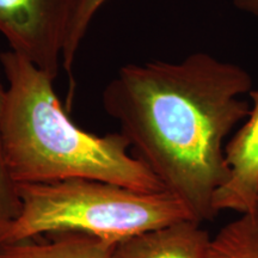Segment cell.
I'll use <instances>...</instances> for the list:
<instances>
[{
    "label": "cell",
    "mask_w": 258,
    "mask_h": 258,
    "mask_svg": "<svg viewBox=\"0 0 258 258\" xmlns=\"http://www.w3.org/2000/svg\"><path fill=\"white\" fill-rule=\"evenodd\" d=\"M115 244L84 232L59 231L0 245V258H112Z\"/></svg>",
    "instance_id": "cell-7"
},
{
    "label": "cell",
    "mask_w": 258,
    "mask_h": 258,
    "mask_svg": "<svg viewBox=\"0 0 258 258\" xmlns=\"http://www.w3.org/2000/svg\"><path fill=\"white\" fill-rule=\"evenodd\" d=\"M251 86L241 67L196 53L180 62L125 64L102 102L134 156L202 224L217 215L213 198L230 173L225 139L249 116L239 96Z\"/></svg>",
    "instance_id": "cell-1"
},
{
    "label": "cell",
    "mask_w": 258,
    "mask_h": 258,
    "mask_svg": "<svg viewBox=\"0 0 258 258\" xmlns=\"http://www.w3.org/2000/svg\"><path fill=\"white\" fill-rule=\"evenodd\" d=\"M208 258H258V214H241L213 238Z\"/></svg>",
    "instance_id": "cell-8"
},
{
    "label": "cell",
    "mask_w": 258,
    "mask_h": 258,
    "mask_svg": "<svg viewBox=\"0 0 258 258\" xmlns=\"http://www.w3.org/2000/svg\"><path fill=\"white\" fill-rule=\"evenodd\" d=\"M233 3L240 10L258 16V0H233Z\"/></svg>",
    "instance_id": "cell-11"
},
{
    "label": "cell",
    "mask_w": 258,
    "mask_h": 258,
    "mask_svg": "<svg viewBox=\"0 0 258 258\" xmlns=\"http://www.w3.org/2000/svg\"><path fill=\"white\" fill-rule=\"evenodd\" d=\"M6 101V88L3 85L0 79V227L11 221L18 214L19 203L16 185L14 184L6 172L4 158H3L2 146V123L4 116Z\"/></svg>",
    "instance_id": "cell-10"
},
{
    "label": "cell",
    "mask_w": 258,
    "mask_h": 258,
    "mask_svg": "<svg viewBox=\"0 0 258 258\" xmlns=\"http://www.w3.org/2000/svg\"><path fill=\"white\" fill-rule=\"evenodd\" d=\"M211 241L200 222L186 219L118 241L112 258H208Z\"/></svg>",
    "instance_id": "cell-6"
},
{
    "label": "cell",
    "mask_w": 258,
    "mask_h": 258,
    "mask_svg": "<svg viewBox=\"0 0 258 258\" xmlns=\"http://www.w3.org/2000/svg\"><path fill=\"white\" fill-rule=\"evenodd\" d=\"M250 96L252 106L247 121L225 145L230 173L213 198L217 214L221 211L258 214V91Z\"/></svg>",
    "instance_id": "cell-5"
},
{
    "label": "cell",
    "mask_w": 258,
    "mask_h": 258,
    "mask_svg": "<svg viewBox=\"0 0 258 258\" xmlns=\"http://www.w3.org/2000/svg\"><path fill=\"white\" fill-rule=\"evenodd\" d=\"M106 2L108 0H77L76 2L66 40H64L62 54L63 69L69 74L72 73L77 53L82 46L93 18Z\"/></svg>",
    "instance_id": "cell-9"
},
{
    "label": "cell",
    "mask_w": 258,
    "mask_h": 258,
    "mask_svg": "<svg viewBox=\"0 0 258 258\" xmlns=\"http://www.w3.org/2000/svg\"><path fill=\"white\" fill-rule=\"evenodd\" d=\"M19 212L0 227V245L51 232L77 231L118 243L125 238L192 219L167 190L145 192L97 179L17 184ZM196 221V220H195Z\"/></svg>",
    "instance_id": "cell-3"
},
{
    "label": "cell",
    "mask_w": 258,
    "mask_h": 258,
    "mask_svg": "<svg viewBox=\"0 0 258 258\" xmlns=\"http://www.w3.org/2000/svg\"><path fill=\"white\" fill-rule=\"evenodd\" d=\"M77 0H0V32L11 50L54 79Z\"/></svg>",
    "instance_id": "cell-4"
},
{
    "label": "cell",
    "mask_w": 258,
    "mask_h": 258,
    "mask_svg": "<svg viewBox=\"0 0 258 258\" xmlns=\"http://www.w3.org/2000/svg\"><path fill=\"white\" fill-rule=\"evenodd\" d=\"M8 86L2 123L3 158L17 184L97 179L145 192L166 190L121 133L84 131L63 110L54 79L14 50L0 54Z\"/></svg>",
    "instance_id": "cell-2"
}]
</instances>
